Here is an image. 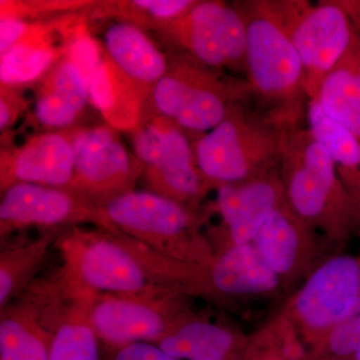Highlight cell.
<instances>
[{"label": "cell", "instance_id": "19", "mask_svg": "<svg viewBox=\"0 0 360 360\" xmlns=\"http://www.w3.org/2000/svg\"><path fill=\"white\" fill-rule=\"evenodd\" d=\"M33 116L49 130L71 127L90 103L82 71L66 53L39 80Z\"/></svg>", "mask_w": 360, "mask_h": 360}, {"label": "cell", "instance_id": "16", "mask_svg": "<svg viewBox=\"0 0 360 360\" xmlns=\"http://www.w3.org/2000/svg\"><path fill=\"white\" fill-rule=\"evenodd\" d=\"M72 18L51 22L32 21L25 34L0 56L1 86L21 89L39 82L65 56Z\"/></svg>", "mask_w": 360, "mask_h": 360}, {"label": "cell", "instance_id": "24", "mask_svg": "<svg viewBox=\"0 0 360 360\" xmlns=\"http://www.w3.org/2000/svg\"><path fill=\"white\" fill-rule=\"evenodd\" d=\"M156 345L180 360H234L236 340L231 331L203 321L179 322Z\"/></svg>", "mask_w": 360, "mask_h": 360}, {"label": "cell", "instance_id": "5", "mask_svg": "<svg viewBox=\"0 0 360 360\" xmlns=\"http://www.w3.org/2000/svg\"><path fill=\"white\" fill-rule=\"evenodd\" d=\"M279 165L293 212L305 219L333 217L338 224L359 217V208L338 177L321 142L302 124L281 129Z\"/></svg>", "mask_w": 360, "mask_h": 360}, {"label": "cell", "instance_id": "30", "mask_svg": "<svg viewBox=\"0 0 360 360\" xmlns=\"http://www.w3.org/2000/svg\"><path fill=\"white\" fill-rule=\"evenodd\" d=\"M103 360H180L153 342H134L116 347H103Z\"/></svg>", "mask_w": 360, "mask_h": 360}, {"label": "cell", "instance_id": "31", "mask_svg": "<svg viewBox=\"0 0 360 360\" xmlns=\"http://www.w3.org/2000/svg\"><path fill=\"white\" fill-rule=\"evenodd\" d=\"M27 106V101L20 94V89L1 86L0 89V130L2 134L13 127Z\"/></svg>", "mask_w": 360, "mask_h": 360}, {"label": "cell", "instance_id": "29", "mask_svg": "<svg viewBox=\"0 0 360 360\" xmlns=\"http://www.w3.org/2000/svg\"><path fill=\"white\" fill-rule=\"evenodd\" d=\"M360 352V297L347 314L330 328L328 352L338 360Z\"/></svg>", "mask_w": 360, "mask_h": 360}, {"label": "cell", "instance_id": "32", "mask_svg": "<svg viewBox=\"0 0 360 360\" xmlns=\"http://www.w3.org/2000/svg\"><path fill=\"white\" fill-rule=\"evenodd\" d=\"M32 21L18 16H1L0 20V52L8 51L25 34ZM0 53V54H1Z\"/></svg>", "mask_w": 360, "mask_h": 360}, {"label": "cell", "instance_id": "17", "mask_svg": "<svg viewBox=\"0 0 360 360\" xmlns=\"http://www.w3.org/2000/svg\"><path fill=\"white\" fill-rule=\"evenodd\" d=\"M281 187L269 172L240 184L217 187V210L234 245L255 240L281 203Z\"/></svg>", "mask_w": 360, "mask_h": 360}, {"label": "cell", "instance_id": "20", "mask_svg": "<svg viewBox=\"0 0 360 360\" xmlns=\"http://www.w3.org/2000/svg\"><path fill=\"white\" fill-rule=\"evenodd\" d=\"M52 331L30 300L4 307L0 319V360H49Z\"/></svg>", "mask_w": 360, "mask_h": 360}, {"label": "cell", "instance_id": "26", "mask_svg": "<svg viewBox=\"0 0 360 360\" xmlns=\"http://www.w3.org/2000/svg\"><path fill=\"white\" fill-rule=\"evenodd\" d=\"M51 236L6 248L0 255V307L25 290L49 253Z\"/></svg>", "mask_w": 360, "mask_h": 360}, {"label": "cell", "instance_id": "13", "mask_svg": "<svg viewBox=\"0 0 360 360\" xmlns=\"http://www.w3.org/2000/svg\"><path fill=\"white\" fill-rule=\"evenodd\" d=\"M85 314L104 347L129 343H158L179 322L167 293L155 295L86 296Z\"/></svg>", "mask_w": 360, "mask_h": 360}, {"label": "cell", "instance_id": "33", "mask_svg": "<svg viewBox=\"0 0 360 360\" xmlns=\"http://www.w3.org/2000/svg\"><path fill=\"white\" fill-rule=\"evenodd\" d=\"M338 360H360V352H356L354 355H350V356L345 357V359Z\"/></svg>", "mask_w": 360, "mask_h": 360}, {"label": "cell", "instance_id": "7", "mask_svg": "<svg viewBox=\"0 0 360 360\" xmlns=\"http://www.w3.org/2000/svg\"><path fill=\"white\" fill-rule=\"evenodd\" d=\"M130 134L149 191L186 205L210 186L196 165L193 137L174 122L158 115H144Z\"/></svg>", "mask_w": 360, "mask_h": 360}, {"label": "cell", "instance_id": "14", "mask_svg": "<svg viewBox=\"0 0 360 360\" xmlns=\"http://www.w3.org/2000/svg\"><path fill=\"white\" fill-rule=\"evenodd\" d=\"M79 127L49 130L20 146L2 148L1 191L16 184L70 187L75 175V141Z\"/></svg>", "mask_w": 360, "mask_h": 360}, {"label": "cell", "instance_id": "6", "mask_svg": "<svg viewBox=\"0 0 360 360\" xmlns=\"http://www.w3.org/2000/svg\"><path fill=\"white\" fill-rule=\"evenodd\" d=\"M300 56L309 101L359 33L342 1L269 0Z\"/></svg>", "mask_w": 360, "mask_h": 360}, {"label": "cell", "instance_id": "23", "mask_svg": "<svg viewBox=\"0 0 360 360\" xmlns=\"http://www.w3.org/2000/svg\"><path fill=\"white\" fill-rule=\"evenodd\" d=\"M213 285L232 295L262 293L277 284V274L259 255L255 246H231L222 253L210 270Z\"/></svg>", "mask_w": 360, "mask_h": 360}, {"label": "cell", "instance_id": "10", "mask_svg": "<svg viewBox=\"0 0 360 360\" xmlns=\"http://www.w3.org/2000/svg\"><path fill=\"white\" fill-rule=\"evenodd\" d=\"M66 53L84 73L90 103L106 125L117 131L136 129L143 118L146 99L116 68L84 22L75 23L68 33Z\"/></svg>", "mask_w": 360, "mask_h": 360}, {"label": "cell", "instance_id": "12", "mask_svg": "<svg viewBox=\"0 0 360 360\" xmlns=\"http://www.w3.org/2000/svg\"><path fill=\"white\" fill-rule=\"evenodd\" d=\"M143 172L117 130L108 125L79 127L75 141V175L68 188L101 205L134 191Z\"/></svg>", "mask_w": 360, "mask_h": 360}, {"label": "cell", "instance_id": "9", "mask_svg": "<svg viewBox=\"0 0 360 360\" xmlns=\"http://www.w3.org/2000/svg\"><path fill=\"white\" fill-rule=\"evenodd\" d=\"M99 205L122 236L167 259L184 257L182 245L194 225L186 205L153 191L134 189Z\"/></svg>", "mask_w": 360, "mask_h": 360}, {"label": "cell", "instance_id": "21", "mask_svg": "<svg viewBox=\"0 0 360 360\" xmlns=\"http://www.w3.org/2000/svg\"><path fill=\"white\" fill-rule=\"evenodd\" d=\"M314 99L331 120L360 139V32L324 78Z\"/></svg>", "mask_w": 360, "mask_h": 360}, {"label": "cell", "instance_id": "11", "mask_svg": "<svg viewBox=\"0 0 360 360\" xmlns=\"http://www.w3.org/2000/svg\"><path fill=\"white\" fill-rule=\"evenodd\" d=\"M79 224H91L120 236L104 217L101 205L68 187L16 184L1 191L2 238L26 227L58 229Z\"/></svg>", "mask_w": 360, "mask_h": 360}, {"label": "cell", "instance_id": "18", "mask_svg": "<svg viewBox=\"0 0 360 360\" xmlns=\"http://www.w3.org/2000/svg\"><path fill=\"white\" fill-rule=\"evenodd\" d=\"M103 45L110 60L148 101L155 85L167 73L169 58L141 27L124 20L116 21L106 28Z\"/></svg>", "mask_w": 360, "mask_h": 360}, {"label": "cell", "instance_id": "27", "mask_svg": "<svg viewBox=\"0 0 360 360\" xmlns=\"http://www.w3.org/2000/svg\"><path fill=\"white\" fill-rule=\"evenodd\" d=\"M255 245L277 274L288 272L295 264L298 245L293 217L283 208H277L258 232Z\"/></svg>", "mask_w": 360, "mask_h": 360}, {"label": "cell", "instance_id": "25", "mask_svg": "<svg viewBox=\"0 0 360 360\" xmlns=\"http://www.w3.org/2000/svg\"><path fill=\"white\" fill-rule=\"evenodd\" d=\"M84 302L85 297L56 321L49 360H103V345L87 319Z\"/></svg>", "mask_w": 360, "mask_h": 360}, {"label": "cell", "instance_id": "3", "mask_svg": "<svg viewBox=\"0 0 360 360\" xmlns=\"http://www.w3.org/2000/svg\"><path fill=\"white\" fill-rule=\"evenodd\" d=\"M248 80L221 77L186 54L169 58V65L151 91L144 115L174 122L191 137L205 134L224 122L252 96Z\"/></svg>", "mask_w": 360, "mask_h": 360}, {"label": "cell", "instance_id": "15", "mask_svg": "<svg viewBox=\"0 0 360 360\" xmlns=\"http://www.w3.org/2000/svg\"><path fill=\"white\" fill-rule=\"evenodd\" d=\"M360 297V262L352 257L328 260L310 277L296 309L314 328H331Z\"/></svg>", "mask_w": 360, "mask_h": 360}, {"label": "cell", "instance_id": "22", "mask_svg": "<svg viewBox=\"0 0 360 360\" xmlns=\"http://www.w3.org/2000/svg\"><path fill=\"white\" fill-rule=\"evenodd\" d=\"M307 127L328 151L338 177L354 200L360 214V139L331 120L317 103L307 104Z\"/></svg>", "mask_w": 360, "mask_h": 360}, {"label": "cell", "instance_id": "1", "mask_svg": "<svg viewBox=\"0 0 360 360\" xmlns=\"http://www.w3.org/2000/svg\"><path fill=\"white\" fill-rule=\"evenodd\" d=\"M70 229L58 243L63 260L61 281L77 295L167 293V258L96 227V231Z\"/></svg>", "mask_w": 360, "mask_h": 360}, {"label": "cell", "instance_id": "28", "mask_svg": "<svg viewBox=\"0 0 360 360\" xmlns=\"http://www.w3.org/2000/svg\"><path fill=\"white\" fill-rule=\"evenodd\" d=\"M195 0H135L110 6V13L139 26L158 28L176 20L195 4Z\"/></svg>", "mask_w": 360, "mask_h": 360}, {"label": "cell", "instance_id": "2", "mask_svg": "<svg viewBox=\"0 0 360 360\" xmlns=\"http://www.w3.org/2000/svg\"><path fill=\"white\" fill-rule=\"evenodd\" d=\"M246 27L245 72L253 96L267 106L265 115L281 129L307 117L304 73L288 32L269 0L236 2Z\"/></svg>", "mask_w": 360, "mask_h": 360}, {"label": "cell", "instance_id": "8", "mask_svg": "<svg viewBox=\"0 0 360 360\" xmlns=\"http://www.w3.org/2000/svg\"><path fill=\"white\" fill-rule=\"evenodd\" d=\"M156 30L181 53L212 70L245 71L246 27L236 4L196 1Z\"/></svg>", "mask_w": 360, "mask_h": 360}, {"label": "cell", "instance_id": "4", "mask_svg": "<svg viewBox=\"0 0 360 360\" xmlns=\"http://www.w3.org/2000/svg\"><path fill=\"white\" fill-rule=\"evenodd\" d=\"M196 165L210 186L240 184L279 163L281 129L264 113L239 106L224 122L193 137Z\"/></svg>", "mask_w": 360, "mask_h": 360}]
</instances>
